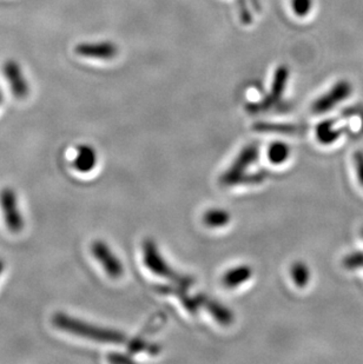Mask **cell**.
<instances>
[{"label": "cell", "instance_id": "4fadbf2b", "mask_svg": "<svg viewBox=\"0 0 363 364\" xmlns=\"http://www.w3.org/2000/svg\"><path fill=\"white\" fill-rule=\"evenodd\" d=\"M334 127H335V122L332 121L323 122L317 127L316 134H317V139L322 144H332L339 139L342 134V129H335Z\"/></svg>", "mask_w": 363, "mask_h": 364}, {"label": "cell", "instance_id": "ffe728a7", "mask_svg": "<svg viewBox=\"0 0 363 364\" xmlns=\"http://www.w3.org/2000/svg\"><path fill=\"white\" fill-rule=\"evenodd\" d=\"M355 168H357V178H359V182L361 183V186H363V154L361 152H357V155H355Z\"/></svg>", "mask_w": 363, "mask_h": 364}, {"label": "cell", "instance_id": "3957f363", "mask_svg": "<svg viewBox=\"0 0 363 364\" xmlns=\"http://www.w3.org/2000/svg\"><path fill=\"white\" fill-rule=\"evenodd\" d=\"M260 154V148L257 144H251L240 152L233 164L223 173L221 183L224 186H235L237 184H243L247 177V170L256 162Z\"/></svg>", "mask_w": 363, "mask_h": 364}, {"label": "cell", "instance_id": "7c38bea8", "mask_svg": "<svg viewBox=\"0 0 363 364\" xmlns=\"http://www.w3.org/2000/svg\"><path fill=\"white\" fill-rule=\"evenodd\" d=\"M97 164L96 151L89 145H82L77 150L73 166L79 172L93 171Z\"/></svg>", "mask_w": 363, "mask_h": 364}, {"label": "cell", "instance_id": "2e32d148", "mask_svg": "<svg viewBox=\"0 0 363 364\" xmlns=\"http://www.w3.org/2000/svg\"><path fill=\"white\" fill-rule=\"evenodd\" d=\"M290 155V149L288 145L282 143V141H276L273 143L268 151V159L273 164H282L288 159Z\"/></svg>", "mask_w": 363, "mask_h": 364}, {"label": "cell", "instance_id": "277c9868", "mask_svg": "<svg viewBox=\"0 0 363 364\" xmlns=\"http://www.w3.org/2000/svg\"><path fill=\"white\" fill-rule=\"evenodd\" d=\"M352 85L348 80H340L329 90L328 92L316 100L315 103L312 104V111L316 114H326L332 110L337 104L347 100L352 93Z\"/></svg>", "mask_w": 363, "mask_h": 364}, {"label": "cell", "instance_id": "30bf717a", "mask_svg": "<svg viewBox=\"0 0 363 364\" xmlns=\"http://www.w3.org/2000/svg\"><path fill=\"white\" fill-rule=\"evenodd\" d=\"M188 289L183 288V287H170V285H157L156 287V291L164 294V295H174L176 297H179L182 304L184 306L185 309L188 310L189 313L194 314L195 315L197 313V310L201 308L199 306V295L192 297L189 296L186 292Z\"/></svg>", "mask_w": 363, "mask_h": 364}, {"label": "cell", "instance_id": "e0dca14e", "mask_svg": "<svg viewBox=\"0 0 363 364\" xmlns=\"http://www.w3.org/2000/svg\"><path fill=\"white\" fill-rule=\"evenodd\" d=\"M291 279L294 281L295 284L298 285V288H303L305 285L308 284L309 279H310V272H309L308 267L298 262L291 267L290 270Z\"/></svg>", "mask_w": 363, "mask_h": 364}, {"label": "cell", "instance_id": "5b68a950", "mask_svg": "<svg viewBox=\"0 0 363 364\" xmlns=\"http://www.w3.org/2000/svg\"><path fill=\"white\" fill-rule=\"evenodd\" d=\"M0 206L4 213V218L9 230L19 232L24 228V220L18 209L17 197L14 190L4 189L0 193Z\"/></svg>", "mask_w": 363, "mask_h": 364}, {"label": "cell", "instance_id": "9a60e30c", "mask_svg": "<svg viewBox=\"0 0 363 364\" xmlns=\"http://www.w3.org/2000/svg\"><path fill=\"white\" fill-rule=\"evenodd\" d=\"M230 213L223 209H211L206 211V215L203 217V220L206 225L210 228H222L226 227L229 223Z\"/></svg>", "mask_w": 363, "mask_h": 364}, {"label": "cell", "instance_id": "52a82bcc", "mask_svg": "<svg viewBox=\"0 0 363 364\" xmlns=\"http://www.w3.org/2000/svg\"><path fill=\"white\" fill-rule=\"evenodd\" d=\"M289 80V69L288 66L281 65L276 70L274 76V82L271 86L270 96L265 98L263 102L253 105L251 109L255 112H260V111H268L273 105L278 103L280 98L283 96L285 87H287V82Z\"/></svg>", "mask_w": 363, "mask_h": 364}, {"label": "cell", "instance_id": "5bb4252c", "mask_svg": "<svg viewBox=\"0 0 363 364\" xmlns=\"http://www.w3.org/2000/svg\"><path fill=\"white\" fill-rule=\"evenodd\" d=\"M255 130L260 132H278V134H302L305 127L302 125H285V124H257Z\"/></svg>", "mask_w": 363, "mask_h": 364}, {"label": "cell", "instance_id": "44dd1931", "mask_svg": "<svg viewBox=\"0 0 363 364\" xmlns=\"http://www.w3.org/2000/svg\"><path fill=\"white\" fill-rule=\"evenodd\" d=\"M4 269V263L3 262L0 261V274H1V272H3Z\"/></svg>", "mask_w": 363, "mask_h": 364}, {"label": "cell", "instance_id": "7402d4cb", "mask_svg": "<svg viewBox=\"0 0 363 364\" xmlns=\"http://www.w3.org/2000/svg\"><path fill=\"white\" fill-rule=\"evenodd\" d=\"M0 100H1V96H0Z\"/></svg>", "mask_w": 363, "mask_h": 364}, {"label": "cell", "instance_id": "6da1fadb", "mask_svg": "<svg viewBox=\"0 0 363 364\" xmlns=\"http://www.w3.org/2000/svg\"><path fill=\"white\" fill-rule=\"evenodd\" d=\"M53 324L58 329L66 331V333H73L77 336L96 341V342H102V343H125L127 342V336L120 331L86 323L83 321L75 320L73 317L68 316L65 314H56L53 316Z\"/></svg>", "mask_w": 363, "mask_h": 364}, {"label": "cell", "instance_id": "9c48e42d", "mask_svg": "<svg viewBox=\"0 0 363 364\" xmlns=\"http://www.w3.org/2000/svg\"><path fill=\"white\" fill-rule=\"evenodd\" d=\"M199 306L208 311L215 320L222 326H230L233 322V314L226 306L217 302L215 299H209L204 295H199Z\"/></svg>", "mask_w": 363, "mask_h": 364}, {"label": "cell", "instance_id": "ba28073f", "mask_svg": "<svg viewBox=\"0 0 363 364\" xmlns=\"http://www.w3.org/2000/svg\"><path fill=\"white\" fill-rule=\"evenodd\" d=\"M77 55L85 58L98 60H111L118 55V46L112 41H98V43H84L75 48Z\"/></svg>", "mask_w": 363, "mask_h": 364}, {"label": "cell", "instance_id": "603a6c76", "mask_svg": "<svg viewBox=\"0 0 363 364\" xmlns=\"http://www.w3.org/2000/svg\"><path fill=\"white\" fill-rule=\"evenodd\" d=\"M362 236H363V229H362Z\"/></svg>", "mask_w": 363, "mask_h": 364}, {"label": "cell", "instance_id": "ac0fdd59", "mask_svg": "<svg viewBox=\"0 0 363 364\" xmlns=\"http://www.w3.org/2000/svg\"><path fill=\"white\" fill-rule=\"evenodd\" d=\"M290 4L298 17H307L312 9V0H290Z\"/></svg>", "mask_w": 363, "mask_h": 364}, {"label": "cell", "instance_id": "8fae6325", "mask_svg": "<svg viewBox=\"0 0 363 364\" xmlns=\"http://www.w3.org/2000/svg\"><path fill=\"white\" fill-rule=\"evenodd\" d=\"M253 276V269L249 265H240L226 272L223 276V285L228 289L236 288L248 282Z\"/></svg>", "mask_w": 363, "mask_h": 364}, {"label": "cell", "instance_id": "7a4b0ae2", "mask_svg": "<svg viewBox=\"0 0 363 364\" xmlns=\"http://www.w3.org/2000/svg\"><path fill=\"white\" fill-rule=\"evenodd\" d=\"M143 261L151 272H154L159 277L172 281L176 285L188 289L194 284V279L191 277L175 272V269H172L165 262L164 258L162 257V255L159 254L157 245L151 240H147L143 243Z\"/></svg>", "mask_w": 363, "mask_h": 364}, {"label": "cell", "instance_id": "8992f818", "mask_svg": "<svg viewBox=\"0 0 363 364\" xmlns=\"http://www.w3.org/2000/svg\"><path fill=\"white\" fill-rule=\"evenodd\" d=\"M91 251L110 277L120 279V276L123 275V264L120 263V258L113 254L107 244L102 241H96L93 244Z\"/></svg>", "mask_w": 363, "mask_h": 364}, {"label": "cell", "instance_id": "d6986e66", "mask_svg": "<svg viewBox=\"0 0 363 364\" xmlns=\"http://www.w3.org/2000/svg\"><path fill=\"white\" fill-rule=\"evenodd\" d=\"M343 267L348 270H355V269L363 268V252L357 251L353 254L348 255L343 259Z\"/></svg>", "mask_w": 363, "mask_h": 364}]
</instances>
